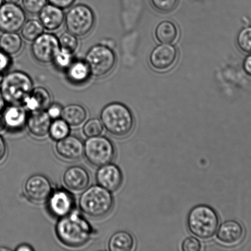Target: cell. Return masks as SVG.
I'll return each mask as SVG.
<instances>
[{"instance_id":"6da1fadb","label":"cell","mask_w":251,"mask_h":251,"mask_svg":"<svg viewBox=\"0 0 251 251\" xmlns=\"http://www.w3.org/2000/svg\"><path fill=\"white\" fill-rule=\"evenodd\" d=\"M56 235L66 247H81L88 242L93 234V228L78 211L59 218L56 226Z\"/></svg>"},{"instance_id":"7a4b0ae2","label":"cell","mask_w":251,"mask_h":251,"mask_svg":"<svg viewBox=\"0 0 251 251\" xmlns=\"http://www.w3.org/2000/svg\"><path fill=\"white\" fill-rule=\"evenodd\" d=\"M103 127L110 134L124 137L134 129L135 119L131 110L122 103L112 102L103 108L100 114Z\"/></svg>"},{"instance_id":"3957f363","label":"cell","mask_w":251,"mask_h":251,"mask_svg":"<svg viewBox=\"0 0 251 251\" xmlns=\"http://www.w3.org/2000/svg\"><path fill=\"white\" fill-rule=\"evenodd\" d=\"M79 205L81 211L90 217H104L112 210L114 198L112 192L99 185L92 186L81 194Z\"/></svg>"},{"instance_id":"277c9868","label":"cell","mask_w":251,"mask_h":251,"mask_svg":"<svg viewBox=\"0 0 251 251\" xmlns=\"http://www.w3.org/2000/svg\"><path fill=\"white\" fill-rule=\"evenodd\" d=\"M220 218L211 206L201 204L194 206L187 219L189 230L201 239H209L217 232Z\"/></svg>"},{"instance_id":"5b68a950","label":"cell","mask_w":251,"mask_h":251,"mask_svg":"<svg viewBox=\"0 0 251 251\" xmlns=\"http://www.w3.org/2000/svg\"><path fill=\"white\" fill-rule=\"evenodd\" d=\"M33 82L27 74L16 71L4 75L0 85L2 97L9 104H21L33 90Z\"/></svg>"},{"instance_id":"8992f818","label":"cell","mask_w":251,"mask_h":251,"mask_svg":"<svg viewBox=\"0 0 251 251\" xmlns=\"http://www.w3.org/2000/svg\"><path fill=\"white\" fill-rule=\"evenodd\" d=\"M115 149L112 140L101 136L89 137L84 143V155L91 165L99 167L112 163L114 159Z\"/></svg>"},{"instance_id":"52a82bcc","label":"cell","mask_w":251,"mask_h":251,"mask_svg":"<svg viewBox=\"0 0 251 251\" xmlns=\"http://www.w3.org/2000/svg\"><path fill=\"white\" fill-rule=\"evenodd\" d=\"M84 61L90 69L91 75L100 77L107 75L114 69L116 56L109 47L97 44L88 50Z\"/></svg>"},{"instance_id":"ba28073f","label":"cell","mask_w":251,"mask_h":251,"mask_svg":"<svg viewBox=\"0 0 251 251\" xmlns=\"http://www.w3.org/2000/svg\"><path fill=\"white\" fill-rule=\"evenodd\" d=\"M66 28L76 36H85L92 30L95 24V15L87 5H75L69 10L65 17Z\"/></svg>"},{"instance_id":"9c48e42d","label":"cell","mask_w":251,"mask_h":251,"mask_svg":"<svg viewBox=\"0 0 251 251\" xmlns=\"http://www.w3.org/2000/svg\"><path fill=\"white\" fill-rule=\"evenodd\" d=\"M26 22V13L17 3L6 2L0 6V31L16 33Z\"/></svg>"},{"instance_id":"30bf717a","label":"cell","mask_w":251,"mask_h":251,"mask_svg":"<svg viewBox=\"0 0 251 251\" xmlns=\"http://www.w3.org/2000/svg\"><path fill=\"white\" fill-rule=\"evenodd\" d=\"M33 42L31 53L34 58L43 64L53 62L54 56L60 48L57 37L43 33Z\"/></svg>"},{"instance_id":"8fae6325","label":"cell","mask_w":251,"mask_h":251,"mask_svg":"<svg viewBox=\"0 0 251 251\" xmlns=\"http://www.w3.org/2000/svg\"><path fill=\"white\" fill-rule=\"evenodd\" d=\"M178 58V51L175 46L163 44L157 46L149 56V63L154 70L167 71L175 65Z\"/></svg>"},{"instance_id":"7c38bea8","label":"cell","mask_w":251,"mask_h":251,"mask_svg":"<svg viewBox=\"0 0 251 251\" xmlns=\"http://www.w3.org/2000/svg\"><path fill=\"white\" fill-rule=\"evenodd\" d=\"M25 191L31 201L42 203L48 201L53 189L51 181L46 176L35 174L27 179L25 184Z\"/></svg>"},{"instance_id":"4fadbf2b","label":"cell","mask_w":251,"mask_h":251,"mask_svg":"<svg viewBox=\"0 0 251 251\" xmlns=\"http://www.w3.org/2000/svg\"><path fill=\"white\" fill-rule=\"evenodd\" d=\"M48 201L49 211L58 218L69 215L75 209V198L72 194L65 189L53 191Z\"/></svg>"},{"instance_id":"5bb4252c","label":"cell","mask_w":251,"mask_h":251,"mask_svg":"<svg viewBox=\"0 0 251 251\" xmlns=\"http://www.w3.org/2000/svg\"><path fill=\"white\" fill-rule=\"evenodd\" d=\"M123 175L119 167L110 163L99 167L96 174L98 185L110 192L118 190L123 183Z\"/></svg>"},{"instance_id":"9a60e30c","label":"cell","mask_w":251,"mask_h":251,"mask_svg":"<svg viewBox=\"0 0 251 251\" xmlns=\"http://www.w3.org/2000/svg\"><path fill=\"white\" fill-rule=\"evenodd\" d=\"M56 152L61 158L68 161H76L83 156L84 143L75 135H68L58 140L56 145Z\"/></svg>"},{"instance_id":"2e32d148","label":"cell","mask_w":251,"mask_h":251,"mask_svg":"<svg viewBox=\"0 0 251 251\" xmlns=\"http://www.w3.org/2000/svg\"><path fill=\"white\" fill-rule=\"evenodd\" d=\"M63 180L66 188L70 191L80 193L88 186L90 181V175L84 167L71 166L64 173Z\"/></svg>"},{"instance_id":"e0dca14e","label":"cell","mask_w":251,"mask_h":251,"mask_svg":"<svg viewBox=\"0 0 251 251\" xmlns=\"http://www.w3.org/2000/svg\"><path fill=\"white\" fill-rule=\"evenodd\" d=\"M245 233L244 228L240 223L229 220L221 224L218 228L217 238L223 244L233 246L242 242Z\"/></svg>"},{"instance_id":"ac0fdd59","label":"cell","mask_w":251,"mask_h":251,"mask_svg":"<svg viewBox=\"0 0 251 251\" xmlns=\"http://www.w3.org/2000/svg\"><path fill=\"white\" fill-rule=\"evenodd\" d=\"M51 119L46 110L30 112L26 125L30 134L38 139H43L49 134Z\"/></svg>"},{"instance_id":"d6986e66","label":"cell","mask_w":251,"mask_h":251,"mask_svg":"<svg viewBox=\"0 0 251 251\" xmlns=\"http://www.w3.org/2000/svg\"><path fill=\"white\" fill-rule=\"evenodd\" d=\"M51 96L48 90L43 87H36L33 88L21 105L29 112L46 110L51 104Z\"/></svg>"},{"instance_id":"ffe728a7","label":"cell","mask_w":251,"mask_h":251,"mask_svg":"<svg viewBox=\"0 0 251 251\" xmlns=\"http://www.w3.org/2000/svg\"><path fill=\"white\" fill-rule=\"evenodd\" d=\"M39 21L44 29L54 31L58 29L65 21L63 9L53 4H46L39 13Z\"/></svg>"},{"instance_id":"44dd1931","label":"cell","mask_w":251,"mask_h":251,"mask_svg":"<svg viewBox=\"0 0 251 251\" xmlns=\"http://www.w3.org/2000/svg\"><path fill=\"white\" fill-rule=\"evenodd\" d=\"M27 110L21 104H10L4 109L2 115L6 122L7 129L19 130L26 125Z\"/></svg>"},{"instance_id":"7402d4cb","label":"cell","mask_w":251,"mask_h":251,"mask_svg":"<svg viewBox=\"0 0 251 251\" xmlns=\"http://www.w3.org/2000/svg\"><path fill=\"white\" fill-rule=\"evenodd\" d=\"M66 73L68 80L75 85L85 83L92 75L84 60H74L66 70Z\"/></svg>"},{"instance_id":"603a6c76","label":"cell","mask_w":251,"mask_h":251,"mask_svg":"<svg viewBox=\"0 0 251 251\" xmlns=\"http://www.w3.org/2000/svg\"><path fill=\"white\" fill-rule=\"evenodd\" d=\"M179 30L176 24L170 21H164L157 25L155 37L162 44H172L178 38Z\"/></svg>"},{"instance_id":"cb8c5ba5","label":"cell","mask_w":251,"mask_h":251,"mask_svg":"<svg viewBox=\"0 0 251 251\" xmlns=\"http://www.w3.org/2000/svg\"><path fill=\"white\" fill-rule=\"evenodd\" d=\"M87 113L82 105L72 104L63 108L61 119L71 126L77 127L87 119Z\"/></svg>"},{"instance_id":"d4e9b609","label":"cell","mask_w":251,"mask_h":251,"mask_svg":"<svg viewBox=\"0 0 251 251\" xmlns=\"http://www.w3.org/2000/svg\"><path fill=\"white\" fill-rule=\"evenodd\" d=\"M135 244L131 233L127 231H119L110 238L108 247L110 251H130L134 250Z\"/></svg>"},{"instance_id":"484cf974","label":"cell","mask_w":251,"mask_h":251,"mask_svg":"<svg viewBox=\"0 0 251 251\" xmlns=\"http://www.w3.org/2000/svg\"><path fill=\"white\" fill-rule=\"evenodd\" d=\"M22 46L21 37L16 33H4L0 37V49L9 56L18 53Z\"/></svg>"},{"instance_id":"4316f807","label":"cell","mask_w":251,"mask_h":251,"mask_svg":"<svg viewBox=\"0 0 251 251\" xmlns=\"http://www.w3.org/2000/svg\"><path fill=\"white\" fill-rule=\"evenodd\" d=\"M44 29L40 21L31 19L25 22L21 28V34L26 40L33 42L44 33Z\"/></svg>"},{"instance_id":"83f0119b","label":"cell","mask_w":251,"mask_h":251,"mask_svg":"<svg viewBox=\"0 0 251 251\" xmlns=\"http://www.w3.org/2000/svg\"><path fill=\"white\" fill-rule=\"evenodd\" d=\"M70 126L61 118L54 120L49 128V134L54 140L58 141L70 135Z\"/></svg>"},{"instance_id":"f1b7e54d","label":"cell","mask_w":251,"mask_h":251,"mask_svg":"<svg viewBox=\"0 0 251 251\" xmlns=\"http://www.w3.org/2000/svg\"><path fill=\"white\" fill-rule=\"evenodd\" d=\"M73 53L60 48L54 56L53 62L58 70L66 71L74 61Z\"/></svg>"},{"instance_id":"f546056e","label":"cell","mask_w":251,"mask_h":251,"mask_svg":"<svg viewBox=\"0 0 251 251\" xmlns=\"http://www.w3.org/2000/svg\"><path fill=\"white\" fill-rule=\"evenodd\" d=\"M103 125L101 120L98 119L88 120L83 126V133L85 136L89 138L98 136L103 131Z\"/></svg>"},{"instance_id":"4dcf8cb0","label":"cell","mask_w":251,"mask_h":251,"mask_svg":"<svg viewBox=\"0 0 251 251\" xmlns=\"http://www.w3.org/2000/svg\"><path fill=\"white\" fill-rule=\"evenodd\" d=\"M237 45L243 52L251 54V26L242 29L238 34Z\"/></svg>"},{"instance_id":"1f68e13d","label":"cell","mask_w":251,"mask_h":251,"mask_svg":"<svg viewBox=\"0 0 251 251\" xmlns=\"http://www.w3.org/2000/svg\"><path fill=\"white\" fill-rule=\"evenodd\" d=\"M76 37L77 36L68 31L61 34L58 38L60 48L65 49L73 53L75 52L78 47V40Z\"/></svg>"},{"instance_id":"d6a6232c","label":"cell","mask_w":251,"mask_h":251,"mask_svg":"<svg viewBox=\"0 0 251 251\" xmlns=\"http://www.w3.org/2000/svg\"><path fill=\"white\" fill-rule=\"evenodd\" d=\"M152 7L161 13H169L176 8L178 0H150Z\"/></svg>"},{"instance_id":"836d02e7","label":"cell","mask_w":251,"mask_h":251,"mask_svg":"<svg viewBox=\"0 0 251 251\" xmlns=\"http://www.w3.org/2000/svg\"><path fill=\"white\" fill-rule=\"evenodd\" d=\"M48 0H22L25 10L32 14H39L47 4Z\"/></svg>"},{"instance_id":"e575fe53","label":"cell","mask_w":251,"mask_h":251,"mask_svg":"<svg viewBox=\"0 0 251 251\" xmlns=\"http://www.w3.org/2000/svg\"><path fill=\"white\" fill-rule=\"evenodd\" d=\"M201 250V243L195 237L186 238L182 243V250L184 251H199Z\"/></svg>"},{"instance_id":"d590c367","label":"cell","mask_w":251,"mask_h":251,"mask_svg":"<svg viewBox=\"0 0 251 251\" xmlns=\"http://www.w3.org/2000/svg\"><path fill=\"white\" fill-rule=\"evenodd\" d=\"M63 107L58 103H53L47 109L46 111L48 113L49 117L51 120H56L60 119L62 114Z\"/></svg>"},{"instance_id":"8d00e7d4","label":"cell","mask_w":251,"mask_h":251,"mask_svg":"<svg viewBox=\"0 0 251 251\" xmlns=\"http://www.w3.org/2000/svg\"><path fill=\"white\" fill-rule=\"evenodd\" d=\"M11 65L10 56L0 49V73H3L8 70Z\"/></svg>"},{"instance_id":"74e56055","label":"cell","mask_w":251,"mask_h":251,"mask_svg":"<svg viewBox=\"0 0 251 251\" xmlns=\"http://www.w3.org/2000/svg\"><path fill=\"white\" fill-rule=\"evenodd\" d=\"M76 0H48L49 3L61 9H67L72 6Z\"/></svg>"},{"instance_id":"f35d334b","label":"cell","mask_w":251,"mask_h":251,"mask_svg":"<svg viewBox=\"0 0 251 251\" xmlns=\"http://www.w3.org/2000/svg\"><path fill=\"white\" fill-rule=\"evenodd\" d=\"M7 152V147L3 138L0 136V162L6 157Z\"/></svg>"},{"instance_id":"ab89813d","label":"cell","mask_w":251,"mask_h":251,"mask_svg":"<svg viewBox=\"0 0 251 251\" xmlns=\"http://www.w3.org/2000/svg\"><path fill=\"white\" fill-rule=\"evenodd\" d=\"M243 69L248 75L251 76V54L245 58L243 62Z\"/></svg>"},{"instance_id":"60d3db41","label":"cell","mask_w":251,"mask_h":251,"mask_svg":"<svg viewBox=\"0 0 251 251\" xmlns=\"http://www.w3.org/2000/svg\"><path fill=\"white\" fill-rule=\"evenodd\" d=\"M15 250L16 251H34V248L29 245L22 244L19 245Z\"/></svg>"},{"instance_id":"b9f144b4","label":"cell","mask_w":251,"mask_h":251,"mask_svg":"<svg viewBox=\"0 0 251 251\" xmlns=\"http://www.w3.org/2000/svg\"><path fill=\"white\" fill-rule=\"evenodd\" d=\"M7 129V126L3 115L0 114V133L4 132Z\"/></svg>"},{"instance_id":"7bdbcfd3","label":"cell","mask_w":251,"mask_h":251,"mask_svg":"<svg viewBox=\"0 0 251 251\" xmlns=\"http://www.w3.org/2000/svg\"><path fill=\"white\" fill-rule=\"evenodd\" d=\"M5 103H6V102H5L4 98L2 97L1 90H0V113L3 111L5 107Z\"/></svg>"},{"instance_id":"ee69618b","label":"cell","mask_w":251,"mask_h":251,"mask_svg":"<svg viewBox=\"0 0 251 251\" xmlns=\"http://www.w3.org/2000/svg\"><path fill=\"white\" fill-rule=\"evenodd\" d=\"M4 1L6 2H11V3H17L20 0H4Z\"/></svg>"},{"instance_id":"f6af8a7d","label":"cell","mask_w":251,"mask_h":251,"mask_svg":"<svg viewBox=\"0 0 251 251\" xmlns=\"http://www.w3.org/2000/svg\"><path fill=\"white\" fill-rule=\"evenodd\" d=\"M4 77V75H3V73H0V85L1 84L2 80H3Z\"/></svg>"},{"instance_id":"bcb514c9","label":"cell","mask_w":251,"mask_h":251,"mask_svg":"<svg viewBox=\"0 0 251 251\" xmlns=\"http://www.w3.org/2000/svg\"><path fill=\"white\" fill-rule=\"evenodd\" d=\"M4 0H0V6L3 3Z\"/></svg>"}]
</instances>
